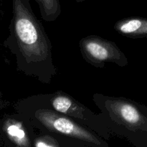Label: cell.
I'll list each match as a JSON object with an SVG mask.
<instances>
[{
  "mask_svg": "<svg viewBox=\"0 0 147 147\" xmlns=\"http://www.w3.org/2000/svg\"><path fill=\"white\" fill-rule=\"evenodd\" d=\"M12 18L3 46L15 57L19 72L50 85L57 70L53 63V45L30 0H11Z\"/></svg>",
  "mask_w": 147,
  "mask_h": 147,
  "instance_id": "6da1fadb",
  "label": "cell"
},
{
  "mask_svg": "<svg viewBox=\"0 0 147 147\" xmlns=\"http://www.w3.org/2000/svg\"><path fill=\"white\" fill-rule=\"evenodd\" d=\"M15 112L22 116L40 133L55 136L63 147H109L107 141L66 115L45 104L39 95L21 99L14 105Z\"/></svg>",
  "mask_w": 147,
  "mask_h": 147,
  "instance_id": "7a4b0ae2",
  "label": "cell"
},
{
  "mask_svg": "<svg viewBox=\"0 0 147 147\" xmlns=\"http://www.w3.org/2000/svg\"><path fill=\"white\" fill-rule=\"evenodd\" d=\"M93 100L111 134L147 147V106L123 97L95 93Z\"/></svg>",
  "mask_w": 147,
  "mask_h": 147,
  "instance_id": "3957f363",
  "label": "cell"
},
{
  "mask_svg": "<svg viewBox=\"0 0 147 147\" xmlns=\"http://www.w3.org/2000/svg\"><path fill=\"white\" fill-rule=\"evenodd\" d=\"M42 101L48 107L66 115L83 125L98 136L109 141L111 134L100 113H96L70 95L57 90L49 94H39Z\"/></svg>",
  "mask_w": 147,
  "mask_h": 147,
  "instance_id": "277c9868",
  "label": "cell"
},
{
  "mask_svg": "<svg viewBox=\"0 0 147 147\" xmlns=\"http://www.w3.org/2000/svg\"><path fill=\"white\" fill-rule=\"evenodd\" d=\"M79 47L85 61L93 67L103 68L106 63H112L119 67L129 64L126 55L113 42L98 35H89L79 42Z\"/></svg>",
  "mask_w": 147,
  "mask_h": 147,
  "instance_id": "5b68a950",
  "label": "cell"
},
{
  "mask_svg": "<svg viewBox=\"0 0 147 147\" xmlns=\"http://www.w3.org/2000/svg\"><path fill=\"white\" fill-rule=\"evenodd\" d=\"M34 128L20 113L5 114L0 119V137L5 146L32 147Z\"/></svg>",
  "mask_w": 147,
  "mask_h": 147,
  "instance_id": "8992f818",
  "label": "cell"
},
{
  "mask_svg": "<svg viewBox=\"0 0 147 147\" xmlns=\"http://www.w3.org/2000/svg\"><path fill=\"white\" fill-rule=\"evenodd\" d=\"M114 29L118 33L133 39L147 37V18L129 17L119 20Z\"/></svg>",
  "mask_w": 147,
  "mask_h": 147,
  "instance_id": "52a82bcc",
  "label": "cell"
},
{
  "mask_svg": "<svg viewBox=\"0 0 147 147\" xmlns=\"http://www.w3.org/2000/svg\"><path fill=\"white\" fill-rule=\"evenodd\" d=\"M40 8V15L46 22L55 21L62 12L60 0H34Z\"/></svg>",
  "mask_w": 147,
  "mask_h": 147,
  "instance_id": "ba28073f",
  "label": "cell"
},
{
  "mask_svg": "<svg viewBox=\"0 0 147 147\" xmlns=\"http://www.w3.org/2000/svg\"><path fill=\"white\" fill-rule=\"evenodd\" d=\"M34 147H63L61 142L50 134L40 133L33 142Z\"/></svg>",
  "mask_w": 147,
  "mask_h": 147,
  "instance_id": "9c48e42d",
  "label": "cell"
},
{
  "mask_svg": "<svg viewBox=\"0 0 147 147\" xmlns=\"http://www.w3.org/2000/svg\"><path fill=\"white\" fill-rule=\"evenodd\" d=\"M10 104H11L10 102L4 99L2 93L0 91V110L7 109L10 106Z\"/></svg>",
  "mask_w": 147,
  "mask_h": 147,
  "instance_id": "30bf717a",
  "label": "cell"
},
{
  "mask_svg": "<svg viewBox=\"0 0 147 147\" xmlns=\"http://www.w3.org/2000/svg\"><path fill=\"white\" fill-rule=\"evenodd\" d=\"M86 1V0H76V1L77 3H81V2H83V1Z\"/></svg>",
  "mask_w": 147,
  "mask_h": 147,
  "instance_id": "8fae6325",
  "label": "cell"
},
{
  "mask_svg": "<svg viewBox=\"0 0 147 147\" xmlns=\"http://www.w3.org/2000/svg\"><path fill=\"white\" fill-rule=\"evenodd\" d=\"M1 142V137H0V142ZM0 145H1V144H0Z\"/></svg>",
  "mask_w": 147,
  "mask_h": 147,
  "instance_id": "7c38bea8",
  "label": "cell"
}]
</instances>
